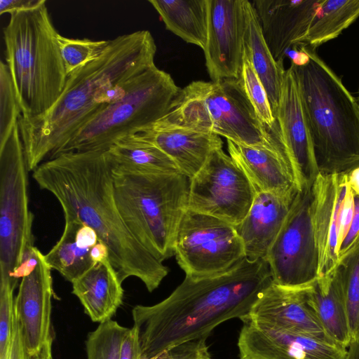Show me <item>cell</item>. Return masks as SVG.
I'll return each instance as SVG.
<instances>
[{"label": "cell", "instance_id": "ac0fdd59", "mask_svg": "<svg viewBox=\"0 0 359 359\" xmlns=\"http://www.w3.org/2000/svg\"><path fill=\"white\" fill-rule=\"evenodd\" d=\"M323 0H257V12L265 41L277 62L302 43Z\"/></svg>", "mask_w": 359, "mask_h": 359}, {"label": "cell", "instance_id": "9a60e30c", "mask_svg": "<svg viewBox=\"0 0 359 359\" xmlns=\"http://www.w3.org/2000/svg\"><path fill=\"white\" fill-rule=\"evenodd\" d=\"M51 268L41 254L31 273L23 277L15 297V313L32 359H53Z\"/></svg>", "mask_w": 359, "mask_h": 359}, {"label": "cell", "instance_id": "5b68a950", "mask_svg": "<svg viewBox=\"0 0 359 359\" xmlns=\"http://www.w3.org/2000/svg\"><path fill=\"white\" fill-rule=\"evenodd\" d=\"M46 3L10 15L4 28L6 64L22 117L49 109L59 98L67 75Z\"/></svg>", "mask_w": 359, "mask_h": 359}, {"label": "cell", "instance_id": "f1b7e54d", "mask_svg": "<svg viewBox=\"0 0 359 359\" xmlns=\"http://www.w3.org/2000/svg\"><path fill=\"white\" fill-rule=\"evenodd\" d=\"M80 222L65 219L63 233L55 245L44 255L47 264L72 283L95 264L90 257V249L79 245L76 233Z\"/></svg>", "mask_w": 359, "mask_h": 359}, {"label": "cell", "instance_id": "bcb514c9", "mask_svg": "<svg viewBox=\"0 0 359 359\" xmlns=\"http://www.w3.org/2000/svg\"><path fill=\"white\" fill-rule=\"evenodd\" d=\"M240 359H245V358L241 357Z\"/></svg>", "mask_w": 359, "mask_h": 359}, {"label": "cell", "instance_id": "4dcf8cb0", "mask_svg": "<svg viewBox=\"0 0 359 359\" xmlns=\"http://www.w3.org/2000/svg\"><path fill=\"white\" fill-rule=\"evenodd\" d=\"M57 41L67 76L99 57L110 43V40L74 39L60 34H57Z\"/></svg>", "mask_w": 359, "mask_h": 359}, {"label": "cell", "instance_id": "4fadbf2b", "mask_svg": "<svg viewBox=\"0 0 359 359\" xmlns=\"http://www.w3.org/2000/svg\"><path fill=\"white\" fill-rule=\"evenodd\" d=\"M208 35L203 50L211 81L238 79L246 27L244 0H208Z\"/></svg>", "mask_w": 359, "mask_h": 359}, {"label": "cell", "instance_id": "cb8c5ba5", "mask_svg": "<svg viewBox=\"0 0 359 359\" xmlns=\"http://www.w3.org/2000/svg\"><path fill=\"white\" fill-rule=\"evenodd\" d=\"M307 303L334 342L348 348L352 344L345 300L337 268L332 274L317 278L306 292Z\"/></svg>", "mask_w": 359, "mask_h": 359}, {"label": "cell", "instance_id": "277c9868", "mask_svg": "<svg viewBox=\"0 0 359 359\" xmlns=\"http://www.w3.org/2000/svg\"><path fill=\"white\" fill-rule=\"evenodd\" d=\"M321 174L359 166V105L341 80L309 46L290 57Z\"/></svg>", "mask_w": 359, "mask_h": 359}, {"label": "cell", "instance_id": "1f68e13d", "mask_svg": "<svg viewBox=\"0 0 359 359\" xmlns=\"http://www.w3.org/2000/svg\"><path fill=\"white\" fill-rule=\"evenodd\" d=\"M128 330L112 320L100 323L88 334L87 359H118L121 344Z\"/></svg>", "mask_w": 359, "mask_h": 359}, {"label": "cell", "instance_id": "2e32d148", "mask_svg": "<svg viewBox=\"0 0 359 359\" xmlns=\"http://www.w3.org/2000/svg\"><path fill=\"white\" fill-rule=\"evenodd\" d=\"M238 346L245 359H352L347 347L330 339L243 323Z\"/></svg>", "mask_w": 359, "mask_h": 359}, {"label": "cell", "instance_id": "52a82bcc", "mask_svg": "<svg viewBox=\"0 0 359 359\" xmlns=\"http://www.w3.org/2000/svg\"><path fill=\"white\" fill-rule=\"evenodd\" d=\"M158 121L272 149L286 158L278 138L257 116L239 79L191 82L180 89L168 113Z\"/></svg>", "mask_w": 359, "mask_h": 359}, {"label": "cell", "instance_id": "ab89813d", "mask_svg": "<svg viewBox=\"0 0 359 359\" xmlns=\"http://www.w3.org/2000/svg\"><path fill=\"white\" fill-rule=\"evenodd\" d=\"M359 238V195L355 194V210L349 230L338 251L339 260L354 245Z\"/></svg>", "mask_w": 359, "mask_h": 359}, {"label": "cell", "instance_id": "7a4b0ae2", "mask_svg": "<svg viewBox=\"0 0 359 359\" xmlns=\"http://www.w3.org/2000/svg\"><path fill=\"white\" fill-rule=\"evenodd\" d=\"M271 283L265 259L245 258L224 273L201 279L185 276L163 301L133 309L141 358L150 359L183 342L208 337L230 319L248 321L254 304Z\"/></svg>", "mask_w": 359, "mask_h": 359}, {"label": "cell", "instance_id": "7bdbcfd3", "mask_svg": "<svg viewBox=\"0 0 359 359\" xmlns=\"http://www.w3.org/2000/svg\"><path fill=\"white\" fill-rule=\"evenodd\" d=\"M90 257L94 264L102 262L109 258V251L107 246L102 241L98 242L90 249Z\"/></svg>", "mask_w": 359, "mask_h": 359}, {"label": "cell", "instance_id": "4316f807", "mask_svg": "<svg viewBox=\"0 0 359 359\" xmlns=\"http://www.w3.org/2000/svg\"><path fill=\"white\" fill-rule=\"evenodd\" d=\"M106 154L113 165L147 173H181L165 152L136 134L121 138Z\"/></svg>", "mask_w": 359, "mask_h": 359}, {"label": "cell", "instance_id": "5bb4252c", "mask_svg": "<svg viewBox=\"0 0 359 359\" xmlns=\"http://www.w3.org/2000/svg\"><path fill=\"white\" fill-rule=\"evenodd\" d=\"M275 118L278 138L298 191L311 188L320 172L292 66L285 72Z\"/></svg>", "mask_w": 359, "mask_h": 359}, {"label": "cell", "instance_id": "ee69618b", "mask_svg": "<svg viewBox=\"0 0 359 359\" xmlns=\"http://www.w3.org/2000/svg\"><path fill=\"white\" fill-rule=\"evenodd\" d=\"M347 174V182L355 194L359 195V166L354 168Z\"/></svg>", "mask_w": 359, "mask_h": 359}, {"label": "cell", "instance_id": "74e56055", "mask_svg": "<svg viewBox=\"0 0 359 359\" xmlns=\"http://www.w3.org/2000/svg\"><path fill=\"white\" fill-rule=\"evenodd\" d=\"M141 349L137 330L133 326L124 335L119 351L118 359H140Z\"/></svg>", "mask_w": 359, "mask_h": 359}, {"label": "cell", "instance_id": "7dc6e473", "mask_svg": "<svg viewBox=\"0 0 359 359\" xmlns=\"http://www.w3.org/2000/svg\"><path fill=\"white\" fill-rule=\"evenodd\" d=\"M358 105H359V99H358Z\"/></svg>", "mask_w": 359, "mask_h": 359}, {"label": "cell", "instance_id": "30bf717a", "mask_svg": "<svg viewBox=\"0 0 359 359\" xmlns=\"http://www.w3.org/2000/svg\"><path fill=\"white\" fill-rule=\"evenodd\" d=\"M174 256L185 276L192 279L221 274L245 258L234 225L189 209L177 229Z\"/></svg>", "mask_w": 359, "mask_h": 359}, {"label": "cell", "instance_id": "9c48e42d", "mask_svg": "<svg viewBox=\"0 0 359 359\" xmlns=\"http://www.w3.org/2000/svg\"><path fill=\"white\" fill-rule=\"evenodd\" d=\"M27 171L18 123L0 147V280L13 283L10 275L34 246Z\"/></svg>", "mask_w": 359, "mask_h": 359}, {"label": "cell", "instance_id": "f6af8a7d", "mask_svg": "<svg viewBox=\"0 0 359 359\" xmlns=\"http://www.w3.org/2000/svg\"><path fill=\"white\" fill-rule=\"evenodd\" d=\"M142 359V358H140ZM150 359H172L170 352L168 351L162 353L161 354L150 358Z\"/></svg>", "mask_w": 359, "mask_h": 359}, {"label": "cell", "instance_id": "ffe728a7", "mask_svg": "<svg viewBox=\"0 0 359 359\" xmlns=\"http://www.w3.org/2000/svg\"><path fill=\"white\" fill-rule=\"evenodd\" d=\"M152 142L176 164L180 172L191 179L204 166L210 155L222 148L220 136L159 121L135 133Z\"/></svg>", "mask_w": 359, "mask_h": 359}, {"label": "cell", "instance_id": "f35d334b", "mask_svg": "<svg viewBox=\"0 0 359 359\" xmlns=\"http://www.w3.org/2000/svg\"><path fill=\"white\" fill-rule=\"evenodd\" d=\"M6 359H32L25 346L15 313L12 339Z\"/></svg>", "mask_w": 359, "mask_h": 359}, {"label": "cell", "instance_id": "60d3db41", "mask_svg": "<svg viewBox=\"0 0 359 359\" xmlns=\"http://www.w3.org/2000/svg\"><path fill=\"white\" fill-rule=\"evenodd\" d=\"M46 3V0H1L0 14L11 15L36 8Z\"/></svg>", "mask_w": 359, "mask_h": 359}, {"label": "cell", "instance_id": "836d02e7", "mask_svg": "<svg viewBox=\"0 0 359 359\" xmlns=\"http://www.w3.org/2000/svg\"><path fill=\"white\" fill-rule=\"evenodd\" d=\"M22 115L8 65L0 62V147L10 137Z\"/></svg>", "mask_w": 359, "mask_h": 359}, {"label": "cell", "instance_id": "d4e9b609", "mask_svg": "<svg viewBox=\"0 0 359 359\" xmlns=\"http://www.w3.org/2000/svg\"><path fill=\"white\" fill-rule=\"evenodd\" d=\"M246 27L244 53L261 80L267 94L275 117L280 97L285 69L283 63L277 62L263 36L259 18L252 2L244 0Z\"/></svg>", "mask_w": 359, "mask_h": 359}, {"label": "cell", "instance_id": "83f0119b", "mask_svg": "<svg viewBox=\"0 0 359 359\" xmlns=\"http://www.w3.org/2000/svg\"><path fill=\"white\" fill-rule=\"evenodd\" d=\"M359 17V0H323L302 44L313 48L337 37Z\"/></svg>", "mask_w": 359, "mask_h": 359}, {"label": "cell", "instance_id": "e575fe53", "mask_svg": "<svg viewBox=\"0 0 359 359\" xmlns=\"http://www.w3.org/2000/svg\"><path fill=\"white\" fill-rule=\"evenodd\" d=\"M15 287L11 280H0V359L6 358L12 339Z\"/></svg>", "mask_w": 359, "mask_h": 359}, {"label": "cell", "instance_id": "8fae6325", "mask_svg": "<svg viewBox=\"0 0 359 359\" xmlns=\"http://www.w3.org/2000/svg\"><path fill=\"white\" fill-rule=\"evenodd\" d=\"M311 188L297 191L265 258L272 283L278 286L300 287L318 278V255L311 217Z\"/></svg>", "mask_w": 359, "mask_h": 359}, {"label": "cell", "instance_id": "6da1fadb", "mask_svg": "<svg viewBox=\"0 0 359 359\" xmlns=\"http://www.w3.org/2000/svg\"><path fill=\"white\" fill-rule=\"evenodd\" d=\"M32 177L58 201L65 220H76L95 230L107 246L121 283L137 278L150 292L160 285L169 270L135 238L123 222L106 151L60 154L41 163Z\"/></svg>", "mask_w": 359, "mask_h": 359}, {"label": "cell", "instance_id": "7c38bea8", "mask_svg": "<svg viewBox=\"0 0 359 359\" xmlns=\"http://www.w3.org/2000/svg\"><path fill=\"white\" fill-rule=\"evenodd\" d=\"M257 192L243 170L222 148L189 179L187 209L240 224Z\"/></svg>", "mask_w": 359, "mask_h": 359}, {"label": "cell", "instance_id": "d6986e66", "mask_svg": "<svg viewBox=\"0 0 359 359\" xmlns=\"http://www.w3.org/2000/svg\"><path fill=\"white\" fill-rule=\"evenodd\" d=\"M309 285L284 287L272 283L254 304L248 321L331 340L307 303L306 292Z\"/></svg>", "mask_w": 359, "mask_h": 359}, {"label": "cell", "instance_id": "603a6c76", "mask_svg": "<svg viewBox=\"0 0 359 359\" xmlns=\"http://www.w3.org/2000/svg\"><path fill=\"white\" fill-rule=\"evenodd\" d=\"M72 284V293L93 322L111 320L123 303L122 283L109 258L95 264Z\"/></svg>", "mask_w": 359, "mask_h": 359}, {"label": "cell", "instance_id": "e0dca14e", "mask_svg": "<svg viewBox=\"0 0 359 359\" xmlns=\"http://www.w3.org/2000/svg\"><path fill=\"white\" fill-rule=\"evenodd\" d=\"M346 173H319L311 188V217L318 255V278L334 273L339 263V217L348 187Z\"/></svg>", "mask_w": 359, "mask_h": 359}, {"label": "cell", "instance_id": "44dd1931", "mask_svg": "<svg viewBox=\"0 0 359 359\" xmlns=\"http://www.w3.org/2000/svg\"><path fill=\"white\" fill-rule=\"evenodd\" d=\"M297 193H257L248 212L242 222L235 226L248 260L265 259Z\"/></svg>", "mask_w": 359, "mask_h": 359}, {"label": "cell", "instance_id": "f546056e", "mask_svg": "<svg viewBox=\"0 0 359 359\" xmlns=\"http://www.w3.org/2000/svg\"><path fill=\"white\" fill-rule=\"evenodd\" d=\"M337 268L342 285L352 344L359 345V238L339 258Z\"/></svg>", "mask_w": 359, "mask_h": 359}, {"label": "cell", "instance_id": "d590c367", "mask_svg": "<svg viewBox=\"0 0 359 359\" xmlns=\"http://www.w3.org/2000/svg\"><path fill=\"white\" fill-rule=\"evenodd\" d=\"M207 338H198L172 347L168 350L172 359H213L208 349Z\"/></svg>", "mask_w": 359, "mask_h": 359}, {"label": "cell", "instance_id": "484cf974", "mask_svg": "<svg viewBox=\"0 0 359 359\" xmlns=\"http://www.w3.org/2000/svg\"><path fill=\"white\" fill-rule=\"evenodd\" d=\"M165 28L204 50L207 41L208 0H149Z\"/></svg>", "mask_w": 359, "mask_h": 359}, {"label": "cell", "instance_id": "8992f818", "mask_svg": "<svg viewBox=\"0 0 359 359\" xmlns=\"http://www.w3.org/2000/svg\"><path fill=\"white\" fill-rule=\"evenodd\" d=\"M111 176L117 208L132 235L159 261L174 256L177 229L188 208L189 179L113 165Z\"/></svg>", "mask_w": 359, "mask_h": 359}, {"label": "cell", "instance_id": "7402d4cb", "mask_svg": "<svg viewBox=\"0 0 359 359\" xmlns=\"http://www.w3.org/2000/svg\"><path fill=\"white\" fill-rule=\"evenodd\" d=\"M229 155L243 170L257 193L281 194L298 191L290 167L280 152L227 140Z\"/></svg>", "mask_w": 359, "mask_h": 359}, {"label": "cell", "instance_id": "ba28073f", "mask_svg": "<svg viewBox=\"0 0 359 359\" xmlns=\"http://www.w3.org/2000/svg\"><path fill=\"white\" fill-rule=\"evenodd\" d=\"M180 90L168 73L156 65L149 67L121 99L94 115L50 159L64 153L107 151L121 138L164 117Z\"/></svg>", "mask_w": 359, "mask_h": 359}, {"label": "cell", "instance_id": "d6a6232c", "mask_svg": "<svg viewBox=\"0 0 359 359\" xmlns=\"http://www.w3.org/2000/svg\"><path fill=\"white\" fill-rule=\"evenodd\" d=\"M239 80L257 116L270 131L276 124V118L265 88L244 50Z\"/></svg>", "mask_w": 359, "mask_h": 359}, {"label": "cell", "instance_id": "3957f363", "mask_svg": "<svg viewBox=\"0 0 359 359\" xmlns=\"http://www.w3.org/2000/svg\"><path fill=\"white\" fill-rule=\"evenodd\" d=\"M156 45L148 30L113 39L97 59L67 76L53 105L41 115L24 118L18 126L28 171L50 159L89 119L111 103V89L155 65Z\"/></svg>", "mask_w": 359, "mask_h": 359}, {"label": "cell", "instance_id": "b9f144b4", "mask_svg": "<svg viewBox=\"0 0 359 359\" xmlns=\"http://www.w3.org/2000/svg\"><path fill=\"white\" fill-rule=\"evenodd\" d=\"M76 241L81 248H92L99 239L93 229L80 222L76 233Z\"/></svg>", "mask_w": 359, "mask_h": 359}, {"label": "cell", "instance_id": "8d00e7d4", "mask_svg": "<svg viewBox=\"0 0 359 359\" xmlns=\"http://www.w3.org/2000/svg\"><path fill=\"white\" fill-rule=\"evenodd\" d=\"M355 210V194L348 184L346 192L343 200L338 229V251L351 226Z\"/></svg>", "mask_w": 359, "mask_h": 359}]
</instances>
